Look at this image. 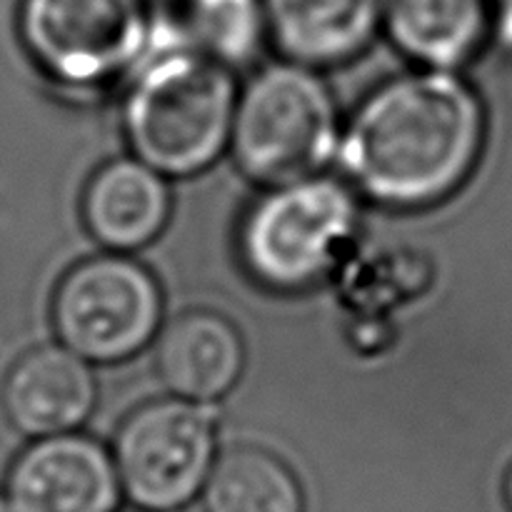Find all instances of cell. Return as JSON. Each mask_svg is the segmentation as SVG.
I'll list each match as a JSON object with an SVG mask.
<instances>
[{
    "label": "cell",
    "instance_id": "obj_1",
    "mask_svg": "<svg viewBox=\"0 0 512 512\" xmlns=\"http://www.w3.org/2000/svg\"><path fill=\"white\" fill-rule=\"evenodd\" d=\"M485 115L453 70H423L380 85L340 143L348 178L390 208L435 205L465 183L480 158Z\"/></svg>",
    "mask_w": 512,
    "mask_h": 512
},
{
    "label": "cell",
    "instance_id": "obj_2",
    "mask_svg": "<svg viewBox=\"0 0 512 512\" xmlns=\"http://www.w3.org/2000/svg\"><path fill=\"white\" fill-rule=\"evenodd\" d=\"M235 105L228 65L183 45L150 60L135 80L125 133L145 165L163 175H193L230 143Z\"/></svg>",
    "mask_w": 512,
    "mask_h": 512
},
{
    "label": "cell",
    "instance_id": "obj_3",
    "mask_svg": "<svg viewBox=\"0 0 512 512\" xmlns=\"http://www.w3.org/2000/svg\"><path fill=\"white\" fill-rule=\"evenodd\" d=\"M230 143L240 170L258 183L278 188L313 178L340 150L328 85L308 65H268L238 98Z\"/></svg>",
    "mask_w": 512,
    "mask_h": 512
},
{
    "label": "cell",
    "instance_id": "obj_4",
    "mask_svg": "<svg viewBox=\"0 0 512 512\" xmlns=\"http://www.w3.org/2000/svg\"><path fill=\"white\" fill-rule=\"evenodd\" d=\"M358 230V203L333 178L278 185L255 203L240 233L245 268L273 290H303L340 260Z\"/></svg>",
    "mask_w": 512,
    "mask_h": 512
},
{
    "label": "cell",
    "instance_id": "obj_5",
    "mask_svg": "<svg viewBox=\"0 0 512 512\" xmlns=\"http://www.w3.org/2000/svg\"><path fill=\"white\" fill-rule=\"evenodd\" d=\"M18 33L50 78L78 88L98 85L143 55L148 0H20Z\"/></svg>",
    "mask_w": 512,
    "mask_h": 512
},
{
    "label": "cell",
    "instance_id": "obj_6",
    "mask_svg": "<svg viewBox=\"0 0 512 512\" xmlns=\"http://www.w3.org/2000/svg\"><path fill=\"white\" fill-rule=\"evenodd\" d=\"M215 465V415L205 403L170 398L135 410L118 433L115 470L145 512H173L203 493Z\"/></svg>",
    "mask_w": 512,
    "mask_h": 512
},
{
    "label": "cell",
    "instance_id": "obj_7",
    "mask_svg": "<svg viewBox=\"0 0 512 512\" xmlns=\"http://www.w3.org/2000/svg\"><path fill=\"white\" fill-rule=\"evenodd\" d=\"M163 295L153 275L123 255L75 265L55 290L58 338L83 360L115 363L138 353L158 330Z\"/></svg>",
    "mask_w": 512,
    "mask_h": 512
},
{
    "label": "cell",
    "instance_id": "obj_8",
    "mask_svg": "<svg viewBox=\"0 0 512 512\" xmlns=\"http://www.w3.org/2000/svg\"><path fill=\"white\" fill-rule=\"evenodd\" d=\"M120 490L108 450L73 433L35 440L5 483L15 512H115Z\"/></svg>",
    "mask_w": 512,
    "mask_h": 512
},
{
    "label": "cell",
    "instance_id": "obj_9",
    "mask_svg": "<svg viewBox=\"0 0 512 512\" xmlns=\"http://www.w3.org/2000/svg\"><path fill=\"white\" fill-rule=\"evenodd\" d=\"M95 405L88 360L65 345H43L23 355L3 383V408L15 430L28 438L73 433Z\"/></svg>",
    "mask_w": 512,
    "mask_h": 512
},
{
    "label": "cell",
    "instance_id": "obj_10",
    "mask_svg": "<svg viewBox=\"0 0 512 512\" xmlns=\"http://www.w3.org/2000/svg\"><path fill=\"white\" fill-rule=\"evenodd\" d=\"M268 35L288 60L338 65L368 48L383 28L385 0H260Z\"/></svg>",
    "mask_w": 512,
    "mask_h": 512
},
{
    "label": "cell",
    "instance_id": "obj_11",
    "mask_svg": "<svg viewBox=\"0 0 512 512\" xmlns=\"http://www.w3.org/2000/svg\"><path fill=\"white\" fill-rule=\"evenodd\" d=\"M243 365V338L218 313H185L160 335L158 370L175 398L213 403L238 383Z\"/></svg>",
    "mask_w": 512,
    "mask_h": 512
},
{
    "label": "cell",
    "instance_id": "obj_12",
    "mask_svg": "<svg viewBox=\"0 0 512 512\" xmlns=\"http://www.w3.org/2000/svg\"><path fill=\"white\" fill-rule=\"evenodd\" d=\"M168 213V183L143 160L123 158L103 165L85 190V225L110 250L148 245L165 228Z\"/></svg>",
    "mask_w": 512,
    "mask_h": 512
},
{
    "label": "cell",
    "instance_id": "obj_13",
    "mask_svg": "<svg viewBox=\"0 0 512 512\" xmlns=\"http://www.w3.org/2000/svg\"><path fill=\"white\" fill-rule=\"evenodd\" d=\"M493 28V0H385L383 30L433 70L468 63Z\"/></svg>",
    "mask_w": 512,
    "mask_h": 512
},
{
    "label": "cell",
    "instance_id": "obj_14",
    "mask_svg": "<svg viewBox=\"0 0 512 512\" xmlns=\"http://www.w3.org/2000/svg\"><path fill=\"white\" fill-rule=\"evenodd\" d=\"M203 505L205 512H305L293 470L260 448H235L215 460Z\"/></svg>",
    "mask_w": 512,
    "mask_h": 512
},
{
    "label": "cell",
    "instance_id": "obj_15",
    "mask_svg": "<svg viewBox=\"0 0 512 512\" xmlns=\"http://www.w3.org/2000/svg\"><path fill=\"white\" fill-rule=\"evenodd\" d=\"M185 30L193 48L228 68L250 63L268 35L260 0H188Z\"/></svg>",
    "mask_w": 512,
    "mask_h": 512
},
{
    "label": "cell",
    "instance_id": "obj_16",
    "mask_svg": "<svg viewBox=\"0 0 512 512\" xmlns=\"http://www.w3.org/2000/svg\"><path fill=\"white\" fill-rule=\"evenodd\" d=\"M0 512H15L13 505H10L8 495H5V493H0Z\"/></svg>",
    "mask_w": 512,
    "mask_h": 512
},
{
    "label": "cell",
    "instance_id": "obj_17",
    "mask_svg": "<svg viewBox=\"0 0 512 512\" xmlns=\"http://www.w3.org/2000/svg\"><path fill=\"white\" fill-rule=\"evenodd\" d=\"M505 498H508V505H510V510H512V470H510V475H508V483H505Z\"/></svg>",
    "mask_w": 512,
    "mask_h": 512
},
{
    "label": "cell",
    "instance_id": "obj_18",
    "mask_svg": "<svg viewBox=\"0 0 512 512\" xmlns=\"http://www.w3.org/2000/svg\"><path fill=\"white\" fill-rule=\"evenodd\" d=\"M500 3H503L508 10H512V0H500Z\"/></svg>",
    "mask_w": 512,
    "mask_h": 512
},
{
    "label": "cell",
    "instance_id": "obj_19",
    "mask_svg": "<svg viewBox=\"0 0 512 512\" xmlns=\"http://www.w3.org/2000/svg\"><path fill=\"white\" fill-rule=\"evenodd\" d=\"M138 512H145V510H138Z\"/></svg>",
    "mask_w": 512,
    "mask_h": 512
}]
</instances>
